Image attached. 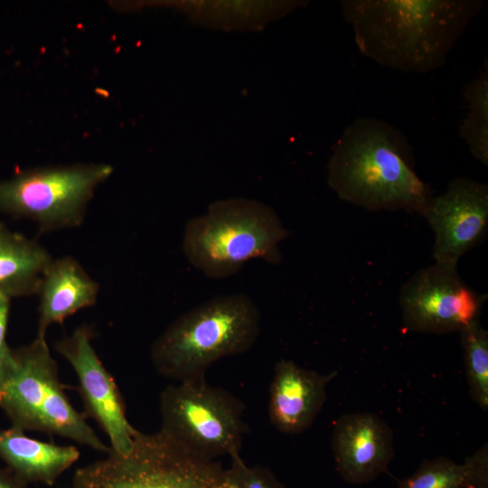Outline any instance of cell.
Masks as SVG:
<instances>
[{
    "mask_svg": "<svg viewBox=\"0 0 488 488\" xmlns=\"http://www.w3.org/2000/svg\"><path fill=\"white\" fill-rule=\"evenodd\" d=\"M327 183L339 199L369 211L423 216L434 196L415 172L406 135L376 117L357 118L344 128L328 161Z\"/></svg>",
    "mask_w": 488,
    "mask_h": 488,
    "instance_id": "obj_2",
    "label": "cell"
},
{
    "mask_svg": "<svg viewBox=\"0 0 488 488\" xmlns=\"http://www.w3.org/2000/svg\"><path fill=\"white\" fill-rule=\"evenodd\" d=\"M393 434L378 415L348 413L334 423L332 450L336 470L352 484H365L386 473L394 456Z\"/></svg>",
    "mask_w": 488,
    "mask_h": 488,
    "instance_id": "obj_12",
    "label": "cell"
},
{
    "mask_svg": "<svg viewBox=\"0 0 488 488\" xmlns=\"http://www.w3.org/2000/svg\"><path fill=\"white\" fill-rule=\"evenodd\" d=\"M113 173L107 164L38 166L0 180V211L34 222L41 233L80 226L95 190Z\"/></svg>",
    "mask_w": 488,
    "mask_h": 488,
    "instance_id": "obj_7",
    "label": "cell"
},
{
    "mask_svg": "<svg viewBox=\"0 0 488 488\" xmlns=\"http://www.w3.org/2000/svg\"><path fill=\"white\" fill-rule=\"evenodd\" d=\"M288 235L270 206L257 200L228 198L211 203L204 213L186 222L182 246L193 267L207 277L223 279L252 259L280 263L279 245Z\"/></svg>",
    "mask_w": 488,
    "mask_h": 488,
    "instance_id": "obj_4",
    "label": "cell"
},
{
    "mask_svg": "<svg viewBox=\"0 0 488 488\" xmlns=\"http://www.w3.org/2000/svg\"><path fill=\"white\" fill-rule=\"evenodd\" d=\"M337 371L319 373L281 359L275 367L269 391L268 414L272 425L288 435L307 429L326 399L327 385Z\"/></svg>",
    "mask_w": 488,
    "mask_h": 488,
    "instance_id": "obj_13",
    "label": "cell"
},
{
    "mask_svg": "<svg viewBox=\"0 0 488 488\" xmlns=\"http://www.w3.org/2000/svg\"><path fill=\"white\" fill-rule=\"evenodd\" d=\"M474 458L463 464L446 456L424 460L409 476L398 481L397 488H471Z\"/></svg>",
    "mask_w": 488,
    "mask_h": 488,
    "instance_id": "obj_20",
    "label": "cell"
},
{
    "mask_svg": "<svg viewBox=\"0 0 488 488\" xmlns=\"http://www.w3.org/2000/svg\"><path fill=\"white\" fill-rule=\"evenodd\" d=\"M52 259L39 241L0 223L1 295L10 300L36 295Z\"/></svg>",
    "mask_w": 488,
    "mask_h": 488,
    "instance_id": "obj_16",
    "label": "cell"
},
{
    "mask_svg": "<svg viewBox=\"0 0 488 488\" xmlns=\"http://www.w3.org/2000/svg\"><path fill=\"white\" fill-rule=\"evenodd\" d=\"M99 284L73 257L52 260L39 286L37 336L45 337L48 328L78 311L96 304Z\"/></svg>",
    "mask_w": 488,
    "mask_h": 488,
    "instance_id": "obj_14",
    "label": "cell"
},
{
    "mask_svg": "<svg viewBox=\"0 0 488 488\" xmlns=\"http://www.w3.org/2000/svg\"><path fill=\"white\" fill-rule=\"evenodd\" d=\"M10 303L9 298L0 294V378L9 362L12 351L6 342Z\"/></svg>",
    "mask_w": 488,
    "mask_h": 488,
    "instance_id": "obj_22",
    "label": "cell"
},
{
    "mask_svg": "<svg viewBox=\"0 0 488 488\" xmlns=\"http://www.w3.org/2000/svg\"><path fill=\"white\" fill-rule=\"evenodd\" d=\"M92 339L90 327L80 325L58 340L55 350L70 363L77 376L84 415L95 420L108 436L112 452L127 453L138 430L129 423L123 397L99 358Z\"/></svg>",
    "mask_w": 488,
    "mask_h": 488,
    "instance_id": "obj_10",
    "label": "cell"
},
{
    "mask_svg": "<svg viewBox=\"0 0 488 488\" xmlns=\"http://www.w3.org/2000/svg\"><path fill=\"white\" fill-rule=\"evenodd\" d=\"M469 394L483 410L488 409V332L477 321L460 333Z\"/></svg>",
    "mask_w": 488,
    "mask_h": 488,
    "instance_id": "obj_19",
    "label": "cell"
},
{
    "mask_svg": "<svg viewBox=\"0 0 488 488\" xmlns=\"http://www.w3.org/2000/svg\"><path fill=\"white\" fill-rule=\"evenodd\" d=\"M243 488H286L273 473L259 465H246L244 470Z\"/></svg>",
    "mask_w": 488,
    "mask_h": 488,
    "instance_id": "obj_21",
    "label": "cell"
},
{
    "mask_svg": "<svg viewBox=\"0 0 488 488\" xmlns=\"http://www.w3.org/2000/svg\"><path fill=\"white\" fill-rule=\"evenodd\" d=\"M423 217L435 235L434 263L457 267L460 258L487 233L488 185L470 177H455L444 192L432 197Z\"/></svg>",
    "mask_w": 488,
    "mask_h": 488,
    "instance_id": "obj_11",
    "label": "cell"
},
{
    "mask_svg": "<svg viewBox=\"0 0 488 488\" xmlns=\"http://www.w3.org/2000/svg\"><path fill=\"white\" fill-rule=\"evenodd\" d=\"M224 469L183 449L162 431H137L127 453L80 467L70 488H214Z\"/></svg>",
    "mask_w": 488,
    "mask_h": 488,
    "instance_id": "obj_6",
    "label": "cell"
},
{
    "mask_svg": "<svg viewBox=\"0 0 488 488\" xmlns=\"http://www.w3.org/2000/svg\"><path fill=\"white\" fill-rule=\"evenodd\" d=\"M260 320L249 296H216L180 314L158 335L150 349L153 366L177 382L203 379L215 361L254 345Z\"/></svg>",
    "mask_w": 488,
    "mask_h": 488,
    "instance_id": "obj_3",
    "label": "cell"
},
{
    "mask_svg": "<svg viewBox=\"0 0 488 488\" xmlns=\"http://www.w3.org/2000/svg\"><path fill=\"white\" fill-rule=\"evenodd\" d=\"M484 300L461 278L457 267L435 263L418 270L399 295L404 327L433 334L460 333L479 321Z\"/></svg>",
    "mask_w": 488,
    "mask_h": 488,
    "instance_id": "obj_9",
    "label": "cell"
},
{
    "mask_svg": "<svg viewBox=\"0 0 488 488\" xmlns=\"http://www.w3.org/2000/svg\"><path fill=\"white\" fill-rule=\"evenodd\" d=\"M474 468L472 488H488V448L487 444L474 453Z\"/></svg>",
    "mask_w": 488,
    "mask_h": 488,
    "instance_id": "obj_24",
    "label": "cell"
},
{
    "mask_svg": "<svg viewBox=\"0 0 488 488\" xmlns=\"http://www.w3.org/2000/svg\"><path fill=\"white\" fill-rule=\"evenodd\" d=\"M231 465L224 469L223 474L214 488H243L245 462L239 456V454L231 457Z\"/></svg>",
    "mask_w": 488,
    "mask_h": 488,
    "instance_id": "obj_23",
    "label": "cell"
},
{
    "mask_svg": "<svg viewBox=\"0 0 488 488\" xmlns=\"http://www.w3.org/2000/svg\"><path fill=\"white\" fill-rule=\"evenodd\" d=\"M0 408L11 426L23 431L62 436L106 455L111 451L70 401L45 337L12 348L0 378Z\"/></svg>",
    "mask_w": 488,
    "mask_h": 488,
    "instance_id": "obj_5",
    "label": "cell"
},
{
    "mask_svg": "<svg viewBox=\"0 0 488 488\" xmlns=\"http://www.w3.org/2000/svg\"><path fill=\"white\" fill-rule=\"evenodd\" d=\"M159 403L160 431L186 451L211 461L239 454L245 405L228 390L204 378L181 381L164 388Z\"/></svg>",
    "mask_w": 488,
    "mask_h": 488,
    "instance_id": "obj_8",
    "label": "cell"
},
{
    "mask_svg": "<svg viewBox=\"0 0 488 488\" xmlns=\"http://www.w3.org/2000/svg\"><path fill=\"white\" fill-rule=\"evenodd\" d=\"M305 1H192L176 4L192 21L202 26L258 30L272 20L284 17Z\"/></svg>",
    "mask_w": 488,
    "mask_h": 488,
    "instance_id": "obj_17",
    "label": "cell"
},
{
    "mask_svg": "<svg viewBox=\"0 0 488 488\" xmlns=\"http://www.w3.org/2000/svg\"><path fill=\"white\" fill-rule=\"evenodd\" d=\"M468 108L459 127V136L471 155L482 164L488 165V63H483L478 75L462 91Z\"/></svg>",
    "mask_w": 488,
    "mask_h": 488,
    "instance_id": "obj_18",
    "label": "cell"
},
{
    "mask_svg": "<svg viewBox=\"0 0 488 488\" xmlns=\"http://www.w3.org/2000/svg\"><path fill=\"white\" fill-rule=\"evenodd\" d=\"M342 14L361 55L403 73L446 62L483 6L479 0H343Z\"/></svg>",
    "mask_w": 488,
    "mask_h": 488,
    "instance_id": "obj_1",
    "label": "cell"
},
{
    "mask_svg": "<svg viewBox=\"0 0 488 488\" xmlns=\"http://www.w3.org/2000/svg\"><path fill=\"white\" fill-rule=\"evenodd\" d=\"M0 488H29L28 484L16 477L8 468L0 466Z\"/></svg>",
    "mask_w": 488,
    "mask_h": 488,
    "instance_id": "obj_25",
    "label": "cell"
},
{
    "mask_svg": "<svg viewBox=\"0 0 488 488\" xmlns=\"http://www.w3.org/2000/svg\"><path fill=\"white\" fill-rule=\"evenodd\" d=\"M80 455L74 446L43 442L13 426L0 428V460L27 484L40 483L52 486Z\"/></svg>",
    "mask_w": 488,
    "mask_h": 488,
    "instance_id": "obj_15",
    "label": "cell"
}]
</instances>
